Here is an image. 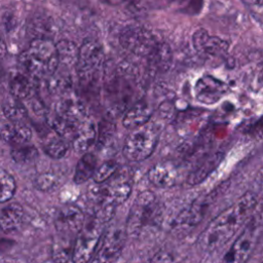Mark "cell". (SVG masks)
Wrapping results in <instances>:
<instances>
[{"label":"cell","mask_w":263,"mask_h":263,"mask_svg":"<svg viewBox=\"0 0 263 263\" xmlns=\"http://www.w3.org/2000/svg\"><path fill=\"white\" fill-rule=\"evenodd\" d=\"M158 142V130L155 125L146 122L132 129L126 136L122 154L130 162H139L147 159L154 152Z\"/></svg>","instance_id":"277c9868"},{"label":"cell","mask_w":263,"mask_h":263,"mask_svg":"<svg viewBox=\"0 0 263 263\" xmlns=\"http://www.w3.org/2000/svg\"><path fill=\"white\" fill-rule=\"evenodd\" d=\"M228 89L229 87L224 81L205 74L195 82L194 96L199 103L212 105L220 101L228 92Z\"/></svg>","instance_id":"7c38bea8"},{"label":"cell","mask_w":263,"mask_h":263,"mask_svg":"<svg viewBox=\"0 0 263 263\" xmlns=\"http://www.w3.org/2000/svg\"><path fill=\"white\" fill-rule=\"evenodd\" d=\"M24 210L17 203H10L0 211V229L10 231L16 229L24 219Z\"/></svg>","instance_id":"7402d4cb"},{"label":"cell","mask_w":263,"mask_h":263,"mask_svg":"<svg viewBox=\"0 0 263 263\" xmlns=\"http://www.w3.org/2000/svg\"><path fill=\"white\" fill-rule=\"evenodd\" d=\"M97 203L117 206L123 203L132 193V184L124 179L116 180L109 185L99 188Z\"/></svg>","instance_id":"9a60e30c"},{"label":"cell","mask_w":263,"mask_h":263,"mask_svg":"<svg viewBox=\"0 0 263 263\" xmlns=\"http://www.w3.org/2000/svg\"><path fill=\"white\" fill-rule=\"evenodd\" d=\"M248 221L247 226L238 234L237 238L225 254L224 261L235 263L245 262L254 251L257 240L261 234V213L258 212L256 215H253Z\"/></svg>","instance_id":"5b68a950"},{"label":"cell","mask_w":263,"mask_h":263,"mask_svg":"<svg viewBox=\"0 0 263 263\" xmlns=\"http://www.w3.org/2000/svg\"><path fill=\"white\" fill-rule=\"evenodd\" d=\"M59 66L73 67L76 65L78 57V47L70 40H61L55 43Z\"/></svg>","instance_id":"cb8c5ba5"},{"label":"cell","mask_w":263,"mask_h":263,"mask_svg":"<svg viewBox=\"0 0 263 263\" xmlns=\"http://www.w3.org/2000/svg\"><path fill=\"white\" fill-rule=\"evenodd\" d=\"M117 171V162L114 160H106L102 162L100 165L98 164L91 179L97 184H103L116 173Z\"/></svg>","instance_id":"83f0119b"},{"label":"cell","mask_w":263,"mask_h":263,"mask_svg":"<svg viewBox=\"0 0 263 263\" xmlns=\"http://www.w3.org/2000/svg\"><path fill=\"white\" fill-rule=\"evenodd\" d=\"M20 62L34 78H47L59 67L55 43L47 38H35L20 54Z\"/></svg>","instance_id":"7a4b0ae2"},{"label":"cell","mask_w":263,"mask_h":263,"mask_svg":"<svg viewBox=\"0 0 263 263\" xmlns=\"http://www.w3.org/2000/svg\"><path fill=\"white\" fill-rule=\"evenodd\" d=\"M11 157L17 163H30L38 157V151L34 146H26L25 144L12 149Z\"/></svg>","instance_id":"f1b7e54d"},{"label":"cell","mask_w":263,"mask_h":263,"mask_svg":"<svg viewBox=\"0 0 263 263\" xmlns=\"http://www.w3.org/2000/svg\"><path fill=\"white\" fill-rule=\"evenodd\" d=\"M75 238V237H74ZM74 238L63 236L52 248V259L57 262L72 261V249Z\"/></svg>","instance_id":"484cf974"},{"label":"cell","mask_w":263,"mask_h":263,"mask_svg":"<svg viewBox=\"0 0 263 263\" xmlns=\"http://www.w3.org/2000/svg\"><path fill=\"white\" fill-rule=\"evenodd\" d=\"M174 258L173 256H171V254L164 252V251H161V252H158L156 253L151 259L150 261L151 262H171L173 261Z\"/></svg>","instance_id":"1f68e13d"},{"label":"cell","mask_w":263,"mask_h":263,"mask_svg":"<svg viewBox=\"0 0 263 263\" xmlns=\"http://www.w3.org/2000/svg\"><path fill=\"white\" fill-rule=\"evenodd\" d=\"M104 225V223L100 222L95 217L86 224H83L73 241V262L83 263L92 259L103 234Z\"/></svg>","instance_id":"8992f818"},{"label":"cell","mask_w":263,"mask_h":263,"mask_svg":"<svg viewBox=\"0 0 263 263\" xmlns=\"http://www.w3.org/2000/svg\"><path fill=\"white\" fill-rule=\"evenodd\" d=\"M53 114L73 123H79L87 117L84 103L70 90L60 96Z\"/></svg>","instance_id":"5bb4252c"},{"label":"cell","mask_w":263,"mask_h":263,"mask_svg":"<svg viewBox=\"0 0 263 263\" xmlns=\"http://www.w3.org/2000/svg\"><path fill=\"white\" fill-rule=\"evenodd\" d=\"M54 224L61 235L75 237L84 224V214L77 205H64L58 211Z\"/></svg>","instance_id":"4fadbf2b"},{"label":"cell","mask_w":263,"mask_h":263,"mask_svg":"<svg viewBox=\"0 0 263 263\" xmlns=\"http://www.w3.org/2000/svg\"><path fill=\"white\" fill-rule=\"evenodd\" d=\"M12 96L18 100L28 99L32 97L35 90L33 81L24 74H14L9 83Z\"/></svg>","instance_id":"603a6c76"},{"label":"cell","mask_w":263,"mask_h":263,"mask_svg":"<svg viewBox=\"0 0 263 263\" xmlns=\"http://www.w3.org/2000/svg\"><path fill=\"white\" fill-rule=\"evenodd\" d=\"M104 50L99 42L95 40L84 41L78 48L75 65L80 81L85 83L93 81L104 64Z\"/></svg>","instance_id":"ba28073f"},{"label":"cell","mask_w":263,"mask_h":263,"mask_svg":"<svg viewBox=\"0 0 263 263\" xmlns=\"http://www.w3.org/2000/svg\"><path fill=\"white\" fill-rule=\"evenodd\" d=\"M15 181L6 172H0V202L8 201L15 192Z\"/></svg>","instance_id":"f546056e"},{"label":"cell","mask_w":263,"mask_h":263,"mask_svg":"<svg viewBox=\"0 0 263 263\" xmlns=\"http://www.w3.org/2000/svg\"><path fill=\"white\" fill-rule=\"evenodd\" d=\"M44 152L51 158H62L68 151V144L61 137H51L43 144Z\"/></svg>","instance_id":"4316f807"},{"label":"cell","mask_w":263,"mask_h":263,"mask_svg":"<svg viewBox=\"0 0 263 263\" xmlns=\"http://www.w3.org/2000/svg\"><path fill=\"white\" fill-rule=\"evenodd\" d=\"M256 204V194L251 191L246 192L208 224L197 238V247L205 253L224 247L250 219Z\"/></svg>","instance_id":"6da1fadb"},{"label":"cell","mask_w":263,"mask_h":263,"mask_svg":"<svg viewBox=\"0 0 263 263\" xmlns=\"http://www.w3.org/2000/svg\"><path fill=\"white\" fill-rule=\"evenodd\" d=\"M167 2H171V3H182L184 0H166Z\"/></svg>","instance_id":"e575fe53"},{"label":"cell","mask_w":263,"mask_h":263,"mask_svg":"<svg viewBox=\"0 0 263 263\" xmlns=\"http://www.w3.org/2000/svg\"><path fill=\"white\" fill-rule=\"evenodd\" d=\"M228 182L219 185L209 194L195 199L189 206L183 209L174 220V228H192L196 226L205 216L208 209L215 201L217 196L227 188Z\"/></svg>","instance_id":"9c48e42d"},{"label":"cell","mask_w":263,"mask_h":263,"mask_svg":"<svg viewBox=\"0 0 263 263\" xmlns=\"http://www.w3.org/2000/svg\"><path fill=\"white\" fill-rule=\"evenodd\" d=\"M248 8H255V11H261L262 0H242Z\"/></svg>","instance_id":"d6a6232c"},{"label":"cell","mask_w":263,"mask_h":263,"mask_svg":"<svg viewBox=\"0 0 263 263\" xmlns=\"http://www.w3.org/2000/svg\"><path fill=\"white\" fill-rule=\"evenodd\" d=\"M0 137L10 145L21 146L29 143L32 130L24 122L7 120L0 122Z\"/></svg>","instance_id":"e0dca14e"},{"label":"cell","mask_w":263,"mask_h":263,"mask_svg":"<svg viewBox=\"0 0 263 263\" xmlns=\"http://www.w3.org/2000/svg\"><path fill=\"white\" fill-rule=\"evenodd\" d=\"M223 159V154L221 152H215L208 156L199 165H197L188 176L187 182L190 185H197L201 183L216 167L220 164Z\"/></svg>","instance_id":"ffe728a7"},{"label":"cell","mask_w":263,"mask_h":263,"mask_svg":"<svg viewBox=\"0 0 263 263\" xmlns=\"http://www.w3.org/2000/svg\"><path fill=\"white\" fill-rule=\"evenodd\" d=\"M159 42L149 30L139 26L126 27L119 35V43L123 49L140 58L148 59L155 51Z\"/></svg>","instance_id":"52a82bcc"},{"label":"cell","mask_w":263,"mask_h":263,"mask_svg":"<svg viewBox=\"0 0 263 263\" xmlns=\"http://www.w3.org/2000/svg\"><path fill=\"white\" fill-rule=\"evenodd\" d=\"M98 139V129L95 121L88 117L82 120L71 139L70 143L73 149L78 153L87 152Z\"/></svg>","instance_id":"2e32d148"},{"label":"cell","mask_w":263,"mask_h":263,"mask_svg":"<svg viewBox=\"0 0 263 263\" xmlns=\"http://www.w3.org/2000/svg\"><path fill=\"white\" fill-rule=\"evenodd\" d=\"M6 53V44L3 41V39L0 37V59L3 58Z\"/></svg>","instance_id":"836d02e7"},{"label":"cell","mask_w":263,"mask_h":263,"mask_svg":"<svg viewBox=\"0 0 263 263\" xmlns=\"http://www.w3.org/2000/svg\"><path fill=\"white\" fill-rule=\"evenodd\" d=\"M161 215L160 204L151 191H143L135 199L126 222V233L140 237L155 228Z\"/></svg>","instance_id":"3957f363"},{"label":"cell","mask_w":263,"mask_h":263,"mask_svg":"<svg viewBox=\"0 0 263 263\" xmlns=\"http://www.w3.org/2000/svg\"><path fill=\"white\" fill-rule=\"evenodd\" d=\"M126 231L119 227H111L102 234L97 251L91 259L93 262H110L116 260L124 247Z\"/></svg>","instance_id":"30bf717a"},{"label":"cell","mask_w":263,"mask_h":263,"mask_svg":"<svg viewBox=\"0 0 263 263\" xmlns=\"http://www.w3.org/2000/svg\"><path fill=\"white\" fill-rule=\"evenodd\" d=\"M152 108L144 101L135 103L125 112L122 118V125L127 129H133L146 122H148L152 116Z\"/></svg>","instance_id":"d6986e66"},{"label":"cell","mask_w":263,"mask_h":263,"mask_svg":"<svg viewBox=\"0 0 263 263\" xmlns=\"http://www.w3.org/2000/svg\"><path fill=\"white\" fill-rule=\"evenodd\" d=\"M2 110L5 117L10 121L24 122L28 117V112L26 107L16 98H9L2 105Z\"/></svg>","instance_id":"d4e9b609"},{"label":"cell","mask_w":263,"mask_h":263,"mask_svg":"<svg viewBox=\"0 0 263 263\" xmlns=\"http://www.w3.org/2000/svg\"><path fill=\"white\" fill-rule=\"evenodd\" d=\"M192 45L195 51L204 59L223 58L229 48V43L226 40L211 35L204 29H198L193 33Z\"/></svg>","instance_id":"8fae6325"},{"label":"cell","mask_w":263,"mask_h":263,"mask_svg":"<svg viewBox=\"0 0 263 263\" xmlns=\"http://www.w3.org/2000/svg\"><path fill=\"white\" fill-rule=\"evenodd\" d=\"M59 184V179L53 173H42L35 179V186L41 191H50Z\"/></svg>","instance_id":"4dcf8cb0"},{"label":"cell","mask_w":263,"mask_h":263,"mask_svg":"<svg viewBox=\"0 0 263 263\" xmlns=\"http://www.w3.org/2000/svg\"><path fill=\"white\" fill-rule=\"evenodd\" d=\"M97 165H98L97 156L93 153L84 152L76 164L73 181L76 184H82L88 181L92 177Z\"/></svg>","instance_id":"44dd1931"},{"label":"cell","mask_w":263,"mask_h":263,"mask_svg":"<svg viewBox=\"0 0 263 263\" xmlns=\"http://www.w3.org/2000/svg\"><path fill=\"white\" fill-rule=\"evenodd\" d=\"M148 180L158 188H170L178 179V171L172 163H157L151 166L147 173Z\"/></svg>","instance_id":"ac0fdd59"}]
</instances>
